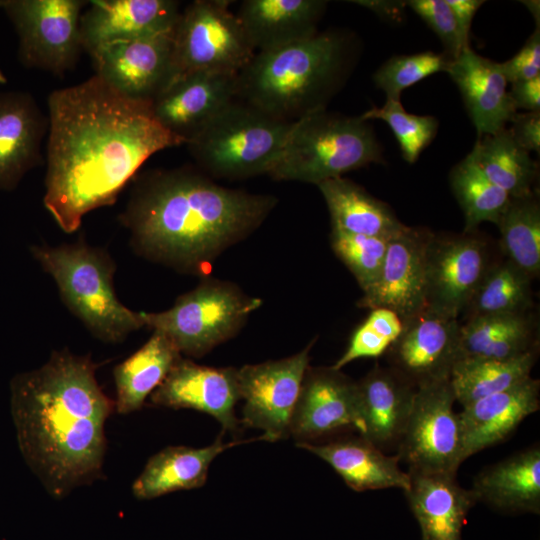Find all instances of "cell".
<instances>
[{"mask_svg":"<svg viewBox=\"0 0 540 540\" xmlns=\"http://www.w3.org/2000/svg\"><path fill=\"white\" fill-rule=\"evenodd\" d=\"M44 206L66 233L90 211L112 205L153 154L185 142L155 117L152 101L98 75L48 97Z\"/></svg>","mask_w":540,"mask_h":540,"instance_id":"1","label":"cell"},{"mask_svg":"<svg viewBox=\"0 0 540 540\" xmlns=\"http://www.w3.org/2000/svg\"><path fill=\"white\" fill-rule=\"evenodd\" d=\"M89 356L53 351L12 383L22 452L50 496L62 499L103 474L105 424L115 403L96 379Z\"/></svg>","mask_w":540,"mask_h":540,"instance_id":"2","label":"cell"},{"mask_svg":"<svg viewBox=\"0 0 540 540\" xmlns=\"http://www.w3.org/2000/svg\"><path fill=\"white\" fill-rule=\"evenodd\" d=\"M276 203L188 168L154 170L137 179L120 221L139 255L199 273L254 231Z\"/></svg>","mask_w":540,"mask_h":540,"instance_id":"3","label":"cell"},{"mask_svg":"<svg viewBox=\"0 0 540 540\" xmlns=\"http://www.w3.org/2000/svg\"><path fill=\"white\" fill-rule=\"evenodd\" d=\"M350 52L336 32L257 52L238 73V99L287 121L326 109L347 76Z\"/></svg>","mask_w":540,"mask_h":540,"instance_id":"4","label":"cell"},{"mask_svg":"<svg viewBox=\"0 0 540 540\" xmlns=\"http://www.w3.org/2000/svg\"><path fill=\"white\" fill-rule=\"evenodd\" d=\"M31 253L54 279L67 308L95 338L119 343L144 326L140 312L117 298L113 285L116 265L103 249L80 239L55 247L33 246Z\"/></svg>","mask_w":540,"mask_h":540,"instance_id":"5","label":"cell"},{"mask_svg":"<svg viewBox=\"0 0 540 540\" xmlns=\"http://www.w3.org/2000/svg\"><path fill=\"white\" fill-rule=\"evenodd\" d=\"M383 162L381 145L368 121L320 109L293 122L268 175L318 185Z\"/></svg>","mask_w":540,"mask_h":540,"instance_id":"6","label":"cell"},{"mask_svg":"<svg viewBox=\"0 0 540 540\" xmlns=\"http://www.w3.org/2000/svg\"><path fill=\"white\" fill-rule=\"evenodd\" d=\"M293 122L237 99L186 145L197 164L213 177L268 174Z\"/></svg>","mask_w":540,"mask_h":540,"instance_id":"7","label":"cell"},{"mask_svg":"<svg viewBox=\"0 0 540 540\" xmlns=\"http://www.w3.org/2000/svg\"><path fill=\"white\" fill-rule=\"evenodd\" d=\"M260 305L233 284L205 280L168 310L140 314L144 326L163 333L180 354L200 357L234 336Z\"/></svg>","mask_w":540,"mask_h":540,"instance_id":"8","label":"cell"},{"mask_svg":"<svg viewBox=\"0 0 540 540\" xmlns=\"http://www.w3.org/2000/svg\"><path fill=\"white\" fill-rule=\"evenodd\" d=\"M230 3L196 0L180 12L169 84L197 72L238 74L251 61L256 52Z\"/></svg>","mask_w":540,"mask_h":540,"instance_id":"9","label":"cell"},{"mask_svg":"<svg viewBox=\"0 0 540 540\" xmlns=\"http://www.w3.org/2000/svg\"><path fill=\"white\" fill-rule=\"evenodd\" d=\"M455 401L450 378L416 387L397 454L408 465V473L457 474L464 459Z\"/></svg>","mask_w":540,"mask_h":540,"instance_id":"10","label":"cell"},{"mask_svg":"<svg viewBox=\"0 0 540 540\" xmlns=\"http://www.w3.org/2000/svg\"><path fill=\"white\" fill-rule=\"evenodd\" d=\"M83 0H4L19 37V57L29 68L57 76L74 68L83 50Z\"/></svg>","mask_w":540,"mask_h":540,"instance_id":"11","label":"cell"},{"mask_svg":"<svg viewBox=\"0 0 540 540\" xmlns=\"http://www.w3.org/2000/svg\"><path fill=\"white\" fill-rule=\"evenodd\" d=\"M314 340L299 353L276 361L245 365L237 370L241 423L264 431L268 441L289 437L290 422Z\"/></svg>","mask_w":540,"mask_h":540,"instance_id":"12","label":"cell"},{"mask_svg":"<svg viewBox=\"0 0 540 540\" xmlns=\"http://www.w3.org/2000/svg\"><path fill=\"white\" fill-rule=\"evenodd\" d=\"M487 247L471 233L432 235L426 251V310L458 319L488 269Z\"/></svg>","mask_w":540,"mask_h":540,"instance_id":"13","label":"cell"},{"mask_svg":"<svg viewBox=\"0 0 540 540\" xmlns=\"http://www.w3.org/2000/svg\"><path fill=\"white\" fill-rule=\"evenodd\" d=\"M174 28L116 40L89 53L95 74L132 98L153 100L171 79Z\"/></svg>","mask_w":540,"mask_h":540,"instance_id":"14","label":"cell"},{"mask_svg":"<svg viewBox=\"0 0 540 540\" xmlns=\"http://www.w3.org/2000/svg\"><path fill=\"white\" fill-rule=\"evenodd\" d=\"M433 234L407 226L388 241L376 281L358 301L370 310L386 308L407 321L426 310V251Z\"/></svg>","mask_w":540,"mask_h":540,"instance_id":"15","label":"cell"},{"mask_svg":"<svg viewBox=\"0 0 540 540\" xmlns=\"http://www.w3.org/2000/svg\"><path fill=\"white\" fill-rule=\"evenodd\" d=\"M460 328L457 319L429 310L404 321L387 350L390 368L415 388L450 378L459 359Z\"/></svg>","mask_w":540,"mask_h":540,"instance_id":"16","label":"cell"},{"mask_svg":"<svg viewBox=\"0 0 540 540\" xmlns=\"http://www.w3.org/2000/svg\"><path fill=\"white\" fill-rule=\"evenodd\" d=\"M240 400L237 369L215 368L180 358L150 395L155 406L188 408L214 417L223 431L237 433L235 405Z\"/></svg>","mask_w":540,"mask_h":540,"instance_id":"17","label":"cell"},{"mask_svg":"<svg viewBox=\"0 0 540 540\" xmlns=\"http://www.w3.org/2000/svg\"><path fill=\"white\" fill-rule=\"evenodd\" d=\"M357 427L356 382L332 367H308L289 435L296 443H315L338 431L357 430Z\"/></svg>","mask_w":540,"mask_h":540,"instance_id":"18","label":"cell"},{"mask_svg":"<svg viewBox=\"0 0 540 540\" xmlns=\"http://www.w3.org/2000/svg\"><path fill=\"white\" fill-rule=\"evenodd\" d=\"M238 74L197 72L171 82L152 100L160 124L185 144L238 99Z\"/></svg>","mask_w":540,"mask_h":540,"instance_id":"19","label":"cell"},{"mask_svg":"<svg viewBox=\"0 0 540 540\" xmlns=\"http://www.w3.org/2000/svg\"><path fill=\"white\" fill-rule=\"evenodd\" d=\"M81 14L83 50L116 40L152 35L173 29L179 2L173 0H93Z\"/></svg>","mask_w":540,"mask_h":540,"instance_id":"20","label":"cell"},{"mask_svg":"<svg viewBox=\"0 0 540 540\" xmlns=\"http://www.w3.org/2000/svg\"><path fill=\"white\" fill-rule=\"evenodd\" d=\"M416 388L391 368L375 366L356 382L359 436L379 449L398 445Z\"/></svg>","mask_w":540,"mask_h":540,"instance_id":"21","label":"cell"},{"mask_svg":"<svg viewBox=\"0 0 540 540\" xmlns=\"http://www.w3.org/2000/svg\"><path fill=\"white\" fill-rule=\"evenodd\" d=\"M447 73L458 87L479 137L504 129L517 114L501 63L468 47L451 61Z\"/></svg>","mask_w":540,"mask_h":540,"instance_id":"22","label":"cell"},{"mask_svg":"<svg viewBox=\"0 0 540 540\" xmlns=\"http://www.w3.org/2000/svg\"><path fill=\"white\" fill-rule=\"evenodd\" d=\"M540 407V382L531 376L504 391L463 406L459 413L463 459L508 438Z\"/></svg>","mask_w":540,"mask_h":540,"instance_id":"23","label":"cell"},{"mask_svg":"<svg viewBox=\"0 0 540 540\" xmlns=\"http://www.w3.org/2000/svg\"><path fill=\"white\" fill-rule=\"evenodd\" d=\"M49 119L28 93H0V189H14L42 162Z\"/></svg>","mask_w":540,"mask_h":540,"instance_id":"24","label":"cell"},{"mask_svg":"<svg viewBox=\"0 0 540 540\" xmlns=\"http://www.w3.org/2000/svg\"><path fill=\"white\" fill-rule=\"evenodd\" d=\"M457 474L409 473L404 491L421 531V540H462L469 510L477 503L472 491L462 488Z\"/></svg>","mask_w":540,"mask_h":540,"instance_id":"25","label":"cell"},{"mask_svg":"<svg viewBox=\"0 0 540 540\" xmlns=\"http://www.w3.org/2000/svg\"><path fill=\"white\" fill-rule=\"evenodd\" d=\"M326 6L323 0H246L236 15L257 53L316 35Z\"/></svg>","mask_w":540,"mask_h":540,"instance_id":"26","label":"cell"},{"mask_svg":"<svg viewBox=\"0 0 540 540\" xmlns=\"http://www.w3.org/2000/svg\"><path fill=\"white\" fill-rule=\"evenodd\" d=\"M328 463L354 491L398 488L406 491L410 476L400 466L398 455L388 456L363 437H348L327 443H296Z\"/></svg>","mask_w":540,"mask_h":540,"instance_id":"27","label":"cell"},{"mask_svg":"<svg viewBox=\"0 0 540 540\" xmlns=\"http://www.w3.org/2000/svg\"><path fill=\"white\" fill-rule=\"evenodd\" d=\"M504 513H540V448L534 445L493 464L475 477L470 489Z\"/></svg>","mask_w":540,"mask_h":540,"instance_id":"28","label":"cell"},{"mask_svg":"<svg viewBox=\"0 0 540 540\" xmlns=\"http://www.w3.org/2000/svg\"><path fill=\"white\" fill-rule=\"evenodd\" d=\"M258 438L223 443L219 437L203 448L168 446L148 459L132 484V493L137 499L149 500L174 491L200 488L207 480L210 464L220 453Z\"/></svg>","mask_w":540,"mask_h":540,"instance_id":"29","label":"cell"},{"mask_svg":"<svg viewBox=\"0 0 540 540\" xmlns=\"http://www.w3.org/2000/svg\"><path fill=\"white\" fill-rule=\"evenodd\" d=\"M317 187L329 210L332 230L391 239L407 227L386 203L349 179L333 178Z\"/></svg>","mask_w":540,"mask_h":540,"instance_id":"30","label":"cell"},{"mask_svg":"<svg viewBox=\"0 0 540 540\" xmlns=\"http://www.w3.org/2000/svg\"><path fill=\"white\" fill-rule=\"evenodd\" d=\"M180 358L173 343L163 333L153 331L141 348L113 370L115 411L125 415L140 410Z\"/></svg>","mask_w":540,"mask_h":540,"instance_id":"31","label":"cell"},{"mask_svg":"<svg viewBox=\"0 0 540 540\" xmlns=\"http://www.w3.org/2000/svg\"><path fill=\"white\" fill-rule=\"evenodd\" d=\"M537 348L529 313L474 317L460 328L459 359L510 360Z\"/></svg>","mask_w":540,"mask_h":540,"instance_id":"32","label":"cell"},{"mask_svg":"<svg viewBox=\"0 0 540 540\" xmlns=\"http://www.w3.org/2000/svg\"><path fill=\"white\" fill-rule=\"evenodd\" d=\"M482 137L469 154L485 177L511 198L536 193L534 184L538 165L530 152L514 140L509 129Z\"/></svg>","mask_w":540,"mask_h":540,"instance_id":"33","label":"cell"},{"mask_svg":"<svg viewBox=\"0 0 540 540\" xmlns=\"http://www.w3.org/2000/svg\"><path fill=\"white\" fill-rule=\"evenodd\" d=\"M537 358L538 349L510 360L459 359L450 376L456 401L463 407L521 383L530 377Z\"/></svg>","mask_w":540,"mask_h":540,"instance_id":"34","label":"cell"},{"mask_svg":"<svg viewBox=\"0 0 540 540\" xmlns=\"http://www.w3.org/2000/svg\"><path fill=\"white\" fill-rule=\"evenodd\" d=\"M507 260L531 279L540 272V205L536 193L511 198L496 224Z\"/></svg>","mask_w":540,"mask_h":540,"instance_id":"35","label":"cell"},{"mask_svg":"<svg viewBox=\"0 0 540 540\" xmlns=\"http://www.w3.org/2000/svg\"><path fill=\"white\" fill-rule=\"evenodd\" d=\"M531 278L509 260L488 267L465 311L468 319L528 313Z\"/></svg>","mask_w":540,"mask_h":540,"instance_id":"36","label":"cell"},{"mask_svg":"<svg viewBox=\"0 0 540 540\" xmlns=\"http://www.w3.org/2000/svg\"><path fill=\"white\" fill-rule=\"evenodd\" d=\"M450 185L465 219V233L483 222L497 224L511 197L488 180L470 154L450 172Z\"/></svg>","mask_w":540,"mask_h":540,"instance_id":"37","label":"cell"},{"mask_svg":"<svg viewBox=\"0 0 540 540\" xmlns=\"http://www.w3.org/2000/svg\"><path fill=\"white\" fill-rule=\"evenodd\" d=\"M360 118L386 122L398 141L403 158L410 164L415 163L433 141L439 126L434 116L408 113L400 101L394 100H387L382 107H372Z\"/></svg>","mask_w":540,"mask_h":540,"instance_id":"38","label":"cell"},{"mask_svg":"<svg viewBox=\"0 0 540 540\" xmlns=\"http://www.w3.org/2000/svg\"><path fill=\"white\" fill-rule=\"evenodd\" d=\"M451 61L446 54L433 51L397 55L374 73L373 80L387 100L400 101L403 90L432 74L447 72Z\"/></svg>","mask_w":540,"mask_h":540,"instance_id":"39","label":"cell"},{"mask_svg":"<svg viewBox=\"0 0 540 540\" xmlns=\"http://www.w3.org/2000/svg\"><path fill=\"white\" fill-rule=\"evenodd\" d=\"M403 329L401 318L392 310L376 308L352 333L342 356L331 366L341 370L350 362L361 358H377L390 348Z\"/></svg>","mask_w":540,"mask_h":540,"instance_id":"40","label":"cell"},{"mask_svg":"<svg viewBox=\"0 0 540 540\" xmlns=\"http://www.w3.org/2000/svg\"><path fill=\"white\" fill-rule=\"evenodd\" d=\"M383 237L365 236L332 230L331 245L364 291L378 278L388 241Z\"/></svg>","mask_w":540,"mask_h":540,"instance_id":"41","label":"cell"},{"mask_svg":"<svg viewBox=\"0 0 540 540\" xmlns=\"http://www.w3.org/2000/svg\"><path fill=\"white\" fill-rule=\"evenodd\" d=\"M410 7L439 37L445 53L451 60L455 59L466 45L461 37L452 9L446 0H410Z\"/></svg>","mask_w":540,"mask_h":540,"instance_id":"42","label":"cell"},{"mask_svg":"<svg viewBox=\"0 0 540 540\" xmlns=\"http://www.w3.org/2000/svg\"><path fill=\"white\" fill-rule=\"evenodd\" d=\"M507 82L528 80L540 76L539 27L528 38L520 51L508 61L501 63Z\"/></svg>","mask_w":540,"mask_h":540,"instance_id":"43","label":"cell"},{"mask_svg":"<svg viewBox=\"0 0 540 540\" xmlns=\"http://www.w3.org/2000/svg\"><path fill=\"white\" fill-rule=\"evenodd\" d=\"M509 129L514 140L526 151H540V112L516 114Z\"/></svg>","mask_w":540,"mask_h":540,"instance_id":"44","label":"cell"},{"mask_svg":"<svg viewBox=\"0 0 540 540\" xmlns=\"http://www.w3.org/2000/svg\"><path fill=\"white\" fill-rule=\"evenodd\" d=\"M511 84L509 95L516 110L540 112V76Z\"/></svg>","mask_w":540,"mask_h":540,"instance_id":"45","label":"cell"},{"mask_svg":"<svg viewBox=\"0 0 540 540\" xmlns=\"http://www.w3.org/2000/svg\"><path fill=\"white\" fill-rule=\"evenodd\" d=\"M456 19L461 37L469 46L471 24L477 10L482 6V0H446Z\"/></svg>","mask_w":540,"mask_h":540,"instance_id":"46","label":"cell"},{"mask_svg":"<svg viewBox=\"0 0 540 540\" xmlns=\"http://www.w3.org/2000/svg\"><path fill=\"white\" fill-rule=\"evenodd\" d=\"M351 3L364 7L381 19L391 22H400L404 16V8L407 6L406 1L391 0H353Z\"/></svg>","mask_w":540,"mask_h":540,"instance_id":"47","label":"cell"},{"mask_svg":"<svg viewBox=\"0 0 540 540\" xmlns=\"http://www.w3.org/2000/svg\"><path fill=\"white\" fill-rule=\"evenodd\" d=\"M524 5L527 7L529 12L533 15L535 21H537V27H539V19H540V4L539 1H522Z\"/></svg>","mask_w":540,"mask_h":540,"instance_id":"48","label":"cell"},{"mask_svg":"<svg viewBox=\"0 0 540 540\" xmlns=\"http://www.w3.org/2000/svg\"><path fill=\"white\" fill-rule=\"evenodd\" d=\"M6 77L5 75L1 72L0 70V83L3 84V83H6Z\"/></svg>","mask_w":540,"mask_h":540,"instance_id":"49","label":"cell"},{"mask_svg":"<svg viewBox=\"0 0 540 540\" xmlns=\"http://www.w3.org/2000/svg\"><path fill=\"white\" fill-rule=\"evenodd\" d=\"M4 4V1H0V7H2Z\"/></svg>","mask_w":540,"mask_h":540,"instance_id":"50","label":"cell"}]
</instances>
